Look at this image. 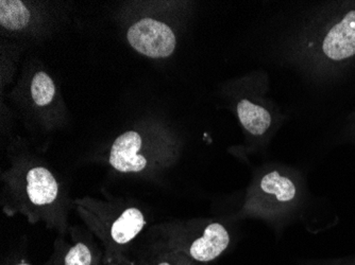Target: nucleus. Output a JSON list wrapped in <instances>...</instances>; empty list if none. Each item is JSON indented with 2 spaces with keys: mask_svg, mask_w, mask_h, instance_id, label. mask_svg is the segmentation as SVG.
Returning <instances> with one entry per match:
<instances>
[{
  "mask_svg": "<svg viewBox=\"0 0 355 265\" xmlns=\"http://www.w3.org/2000/svg\"><path fill=\"white\" fill-rule=\"evenodd\" d=\"M322 53L332 62H343L355 55V9L347 12L324 35Z\"/></svg>",
  "mask_w": 355,
  "mask_h": 265,
  "instance_id": "nucleus-8",
  "label": "nucleus"
},
{
  "mask_svg": "<svg viewBox=\"0 0 355 265\" xmlns=\"http://www.w3.org/2000/svg\"><path fill=\"white\" fill-rule=\"evenodd\" d=\"M127 39L137 53L151 59H162L175 51V33L162 21L144 19L128 30Z\"/></svg>",
  "mask_w": 355,
  "mask_h": 265,
  "instance_id": "nucleus-6",
  "label": "nucleus"
},
{
  "mask_svg": "<svg viewBox=\"0 0 355 265\" xmlns=\"http://www.w3.org/2000/svg\"><path fill=\"white\" fill-rule=\"evenodd\" d=\"M43 265H105V253L93 239L73 230L71 240H55L53 254Z\"/></svg>",
  "mask_w": 355,
  "mask_h": 265,
  "instance_id": "nucleus-7",
  "label": "nucleus"
},
{
  "mask_svg": "<svg viewBox=\"0 0 355 265\" xmlns=\"http://www.w3.org/2000/svg\"><path fill=\"white\" fill-rule=\"evenodd\" d=\"M31 95L33 101L40 107L49 104L55 95L53 79L44 71L37 73L32 79Z\"/></svg>",
  "mask_w": 355,
  "mask_h": 265,
  "instance_id": "nucleus-12",
  "label": "nucleus"
},
{
  "mask_svg": "<svg viewBox=\"0 0 355 265\" xmlns=\"http://www.w3.org/2000/svg\"><path fill=\"white\" fill-rule=\"evenodd\" d=\"M31 14L25 3L19 0L0 1V24L8 30H21L27 27Z\"/></svg>",
  "mask_w": 355,
  "mask_h": 265,
  "instance_id": "nucleus-11",
  "label": "nucleus"
},
{
  "mask_svg": "<svg viewBox=\"0 0 355 265\" xmlns=\"http://www.w3.org/2000/svg\"><path fill=\"white\" fill-rule=\"evenodd\" d=\"M6 174V212H23L30 221L44 220L60 232L67 231V206L60 181L42 163L19 159Z\"/></svg>",
  "mask_w": 355,
  "mask_h": 265,
  "instance_id": "nucleus-1",
  "label": "nucleus"
},
{
  "mask_svg": "<svg viewBox=\"0 0 355 265\" xmlns=\"http://www.w3.org/2000/svg\"><path fill=\"white\" fill-rule=\"evenodd\" d=\"M107 265H137V263H135V261L133 260V259L128 258V257H125V258L121 259V260L115 261V262L110 263V264Z\"/></svg>",
  "mask_w": 355,
  "mask_h": 265,
  "instance_id": "nucleus-15",
  "label": "nucleus"
},
{
  "mask_svg": "<svg viewBox=\"0 0 355 265\" xmlns=\"http://www.w3.org/2000/svg\"><path fill=\"white\" fill-rule=\"evenodd\" d=\"M159 238L153 245L182 253L201 265L221 259L232 244L230 231L220 222L165 225L157 230Z\"/></svg>",
  "mask_w": 355,
  "mask_h": 265,
  "instance_id": "nucleus-3",
  "label": "nucleus"
},
{
  "mask_svg": "<svg viewBox=\"0 0 355 265\" xmlns=\"http://www.w3.org/2000/svg\"><path fill=\"white\" fill-rule=\"evenodd\" d=\"M299 197L297 179L288 172L273 169L261 174L252 185L244 210L247 214L279 221L297 208Z\"/></svg>",
  "mask_w": 355,
  "mask_h": 265,
  "instance_id": "nucleus-4",
  "label": "nucleus"
},
{
  "mask_svg": "<svg viewBox=\"0 0 355 265\" xmlns=\"http://www.w3.org/2000/svg\"><path fill=\"white\" fill-rule=\"evenodd\" d=\"M297 263L298 265H355V256L332 259L300 258Z\"/></svg>",
  "mask_w": 355,
  "mask_h": 265,
  "instance_id": "nucleus-13",
  "label": "nucleus"
},
{
  "mask_svg": "<svg viewBox=\"0 0 355 265\" xmlns=\"http://www.w3.org/2000/svg\"><path fill=\"white\" fill-rule=\"evenodd\" d=\"M135 261L137 265H201L182 253L155 245H150L148 250Z\"/></svg>",
  "mask_w": 355,
  "mask_h": 265,
  "instance_id": "nucleus-10",
  "label": "nucleus"
},
{
  "mask_svg": "<svg viewBox=\"0 0 355 265\" xmlns=\"http://www.w3.org/2000/svg\"><path fill=\"white\" fill-rule=\"evenodd\" d=\"M173 161L171 153L149 149L135 131H125L115 139L109 154V165L123 174H148Z\"/></svg>",
  "mask_w": 355,
  "mask_h": 265,
  "instance_id": "nucleus-5",
  "label": "nucleus"
},
{
  "mask_svg": "<svg viewBox=\"0 0 355 265\" xmlns=\"http://www.w3.org/2000/svg\"><path fill=\"white\" fill-rule=\"evenodd\" d=\"M78 208L92 232L103 243L105 265L127 256L129 247L146 227L145 213L137 206L78 201Z\"/></svg>",
  "mask_w": 355,
  "mask_h": 265,
  "instance_id": "nucleus-2",
  "label": "nucleus"
},
{
  "mask_svg": "<svg viewBox=\"0 0 355 265\" xmlns=\"http://www.w3.org/2000/svg\"><path fill=\"white\" fill-rule=\"evenodd\" d=\"M237 115L243 127L254 136H262L271 125L269 111L246 99L237 104Z\"/></svg>",
  "mask_w": 355,
  "mask_h": 265,
  "instance_id": "nucleus-9",
  "label": "nucleus"
},
{
  "mask_svg": "<svg viewBox=\"0 0 355 265\" xmlns=\"http://www.w3.org/2000/svg\"><path fill=\"white\" fill-rule=\"evenodd\" d=\"M1 265H33L24 254H12L3 258Z\"/></svg>",
  "mask_w": 355,
  "mask_h": 265,
  "instance_id": "nucleus-14",
  "label": "nucleus"
}]
</instances>
